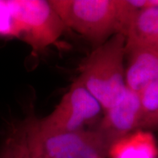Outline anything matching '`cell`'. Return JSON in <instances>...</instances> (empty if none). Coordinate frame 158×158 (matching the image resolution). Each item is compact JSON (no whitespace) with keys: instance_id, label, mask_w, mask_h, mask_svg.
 <instances>
[{"instance_id":"obj_1","label":"cell","mask_w":158,"mask_h":158,"mask_svg":"<svg viewBox=\"0 0 158 158\" xmlns=\"http://www.w3.org/2000/svg\"><path fill=\"white\" fill-rule=\"evenodd\" d=\"M126 36L114 35L81 63L78 78L105 111L117 103L125 93Z\"/></svg>"},{"instance_id":"obj_2","label":"cell","mask_w":158,"mask_h":158,"mask_svg":"<svg viewBox=\"0 0 158 158\" xmlns=\"http://www.w3.org/2000/svg\"><path fill=\"white\" fill-rule=\"evenodd\" d=\"M68 27L94 46L120 33L118 0H49Z\"/></svg>"},{"instance_id":"obj_3","label":"cell","mask_w":158,"mask_h":158,"mask_svg":"<svg viewBox=\"0 0 158 158\" xmlns=\"http://www.w3.org/2000/svg\"><path fill=\"white\" fill-rule=\"evenodd\" d=\"M16 22L19 39L29 45L33 54L56 43L66 28L50 1L7 0Z\"/></svg>"},{"instance_id":"obj_4","label":"cell","mask_w":158,"mask_h":158,"mask_svg":"<svg viewBox=\"0 0 158 158\" xmlns=\"http://www.w3.org/2000/svg\"><path fill=\"white\" fill-rule=\"evenodd\" d=\"M102 110L98 100L76 78L52 112L36 119L37 125L45 133L78 131L93 122Z\"/></svg>"},{"instance_id":"obj_5","label":"cell","mask_w":158,"mask_h":158,"mask_svg":"<svg viewBox=\"0 0 158 158\" xmlns=\"http://www.w3.org/2000/svg\"><path fill=\"white\" fill-rule=\"evenodd\" d=\"M37 141L47 158H106L109 145L98 130L45 133L36 118L29 119Z\"/></svg>"},{"instance_id":"obj_6","label":"cell","mask_w":158,"mask_h":158,"mask_svg":"<svg viewBox=\"0 0 158 158\" xmlns=\"http://www.w3.org/2000/svg\"><path fill=\"white\" fill-rule=\"evenodd\" d=\"M104 113L96 130L110 147L114 142L139 130L141 104L138 93L127 88L121 100Z\"/></svg>"},{"instance_id":"obj_7","label":"cell","mask_w":158,"mask_h":158,"mask_svg":"<svg viewBox=\"0 0 158 158\" xmlns=\"http://www.w3.org/2000/svg\"><path fill=\"white\" fill-rule=\"evenodd\" d=\"M128 56L125 69L127 89L139 93L158 79V49L156 45H138L125 49Z\"/></svg>"},{"instance_id":"obj_8","label":"cell","mask_w":158,"mask_h":158,"mask_svg":"<svg viewBox=\"0 0 158 158\" xmlns=\"http://www.w3.org/2000/svg\"><path fill=\"white\" fill-rule=\"evenodd\" d=\"M107 157L158 158V146L151 132L139 129L114 142Z\"/></svg>"},{"instance_id":"obj_9","label":"cell","mask_w":158,"mask_h":158,"mask_svg":"<svg viewBox=\"0 0 158 158\" xmlns=\"http://www.w3.org/2000/svg\"><path fill=\"white\" fill-rule=\"evenodd\" d=\"M158 43V7L144 8L132 21L126 35L125 49Z\"/></svg>"},{"instance_id":"obj_10","label":"cell","mask_w":158,"mask_h":158,"mask_svg":"<svg viewBox=\"0 0 158 158\" xmlns=\"http://www.w3.org/2000/svg\"><path fill=\"white\" fill-rule=\"evenodd\" d=\"M28 120L6 140L0 158H47Z\"/></svg>"},{"instance_id":"obj_11","label":"cell","mask_w":158,"mask_h":158,"mask_svg":"<svg viewBox=\"0 0 158 158\" xmlns=\"http://www.w3.org/2000/svg\"><path fill=\"white\" fill-rule=\"evenodd\" d=\"M141 104L139 129L158 127V79L138 93Z\"/></svg>"},{"instance_id":"obj_12","label":"cell","mask_w":158,"mask_h":158,"mask_svg":"<svg viewBox=\"0 0 158 158\" xmlns=\"http://www.w3.org/2000/svg\"><path fill=\"white\" fill-rule=\"evenodd\" d=\"M0 35L19 38V30L7 0H0Z\"/></svg>"},{"instance_id":"obj_13","label":"cell","mask_w":158,"mask_h":158,"mask_svg":"<svg viewBox=\"0 0 158 158\" xmlns=\"http://www.w3.org/2000/svg\"><path fill=\"white\" fill-rule=\"evenodd\" d=\"M156 45H157V49H158V43H157V44H156Z\"/></svg>"}]
</instances>
